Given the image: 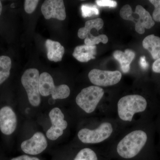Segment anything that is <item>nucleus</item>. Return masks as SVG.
Wrapping results in <instances>:
<instances>
[{"mask_svg":"<svg viewBox=\"0 0 160 160\" xmlns=\"http://www.w3.org/2000/svg\"><path fill=\"white\" fill-rule=\"evenodd\" d=\"M120 72L93 69L89 72L88 76L91 82L96 86H109L118 84L122 78Z\"/></svg>","mask_w":160,"mask_h":160,"instance_id":"obj_7","label":"nucleus"},{"mask_svg":"<svg viewBox=\"0 0 160 160\" xmlns=\"http://www.w3.org/2000/svg\"><path fill=\"white\" fill-rule=\"evenodd\" d=\"M52 126L46 132V137L52 141L58 139L62 135L64 130L67 128L68 123L64 120V115L58 108H54L49 112Z\"/></svg>","mask_w":160,"mask_h":160,"instance_id":"obj_8","label":"nucleus"},{"mask_svg":"<svg viewBox=\"0 0 160 160\" xmlns=\"http://www.w3.org/2000/svg\"><path fill=\"white\" fill-rule=\"evenodd\" d=\"M11 160H40L37 158L30 157L26 155H23L18 157L13 158Z\"/></svg>","mask_w":160,"mask_h":160,"instance_id":"obj_26","label":"nucleus"},{"mask_svg":"<svg viewBox=\"0 0 160 160\" xmlns=\"http://www.w3.org/2000/svg\"><path fill=\"white\" fill-rule=\"evenodd\" d=\"M39 72L36 69H27L21 78L22 85L27 92L30 104L34 107L41 102L39 89Z\"/></svg>","mask_w":160,"mask_h":160,"instance_id":"obj_3","label":"nucleus"},{"mask_svg":"<svg viewBox=\"0 0 160 160\" xmlns=\"http://www.w3.org/2000/svg\"><path fill=\"white\" fill-rule=\"evenodd\" d=\"M139 64L141 68L143 69H147L148 66V63L147 62L145 56H142L140 58Z\"/></svg>","mask_w":160,"mask_h":160,"instance_id":"obj_28","label":"nucleus"},{"mask_svg":"<svg viewBox=\"0 0 160 160\" xmlns=\"http://www.w3.org/2000/svg\"><path fill=\"white\" fill-rule=\"evenodd\" d=\"M41 10L47 20L55 18L63 21L66 18V9L62 0L45 1L42 5Z\"/></svg>","mask_w":160,"mask_h":160,"instance_id":"obj_9","label":"nucleus"},{"mask_svg":"<svg viewBox=\"0 0 160 160\" xmlns=\"http://www.w3.org/2000/svg\"><path fill=\"white\" fill-rule=\"evenodd\" d=\"M85 45L89 46H95L99 43L102 42L106 44L108 42V38L105 34H100L98 36H92L89 38L85 39Z\"/></svg>","mask_w":160,"mask_h":160,"instance_id":"obj_21","label":"nucleus"},{"mask_svg":"<svg viewBox=\"0 0 160 160\" xmlns=\"http://www.w3.org/2000/svg\"><path fill=\"white\" fill-rule=\"evenodd\" d=\"M39 1L38 0H26L24 3V9L27 13L30 14L35 10Z\"/></svg>","mask_w":160,"mask_h":160,"instance_id":"obj_23","label":"nucleus"},{"mask_svg":"<svg viewBox=\"0 0 160 160\" xmlns=\"http://www.w3.org/2000/svg\"><path fill=\"white\" fill-rule=\"evenodd\" d=\"M39 89L41 95L47 97L51 95L54 100L66 99L70 93V89L67 85L55 86L52 77L47 72L40 75Z\"/></svg>","mask_w":160,"mask_h":160,"instance_id":"obj_5","label":"nucleus"},{"mask_svg":"<svg viewBox=\"0 0 160 160\" xmlns=\"http://www.w3.org/2000/svg\"><path fill=\"white\" fill-rule=\"evenodd\" d=\"M133 14L131 6L129 5H126L123 6L120 10V16L123 19L129 20L136 22V19L132 16Z\"/></svg>","mask_w":160,"mask_h":160,"instance_id":"obj_22","label":"nucleus"},{"mask_svg":"<svg viewBox=\"0 0 160 160\" xmlns=\"http://www.w3.org/2000/svg\"><path fill=\"white\" fill-rule=\"evenodd\" d=\"M97 47L95 46L84 45L77 46L75 48L72 56L81 62H87L95 58Z\"/></svg>","mask_w":160,"mask_h":160,"instance_id":"obj_13","label":"nucleus"},{"mask_svg":"<svg viewBox=\"0 0 160 160\" xmlns=\"http://www.w3.org/2000/svg\"><path fill=\"white\" fill-rule=\"evenodd\" d=\"M96 2L98 6H102V7L115 8L117 6V2L112 0H97L96 1Z\"/></svg>","mask_w":160,"mask_h":160,"instance_id":"obj_25","label":"nucleus"},{"mask_svg":"<svg viewBox=\"0 0 160 160\" xmlns=\"http://www.w3.org/2000/svg\"><path fill=\"white\" fill-rule=\"evenodd\" d=\"M2 5L1 1H0V16L2 14Z\"/></svg>","mask_w":160,"mask_h":160,"instance_id":"obj_29","label":"nucleus"},{"mask_svg":"<svg viewBox=\"0 0 160 160\" xmlns=\"http://www.w3.org/2000/svg\"><path fill=\"white\" fill-rule=\"evenodd\" d=\"M146 99L139 95H129L121 98L118 103L119 117L124 121L131 122L135 113L146 110Z\"/></svg>","mask_w":160,"mask_h":160,"instance_id":"obj_2","label":"nucleus"},{"mask_svg":"<svg viewBox=\"0 0 160 160\" xmlns=\"http://www.w3.org/2000/svg\"><path fill=\"white\" fill-rule=\"evenodd\" d=\"M12 66L11 59L7 56H0V85L9 77Z\"/></svg>","mask_w":160,"mask_h":160,"instance_id":"obj_18","label":"nucleus"},{"mask_svg":"<svg viewBox=\"0 0 160 160\" xmlns=\"http://www.w3.org/2000/svg\"><path fill=\"white\" fill-rule=\"evenodd\" d=\"M113 56L119 62L121 69L124 73H127L130 70V64L135 57V53L129 49L125 52L116 50L113 52Z\"/></svg>","mask_w":160,"mask_h":160,"instance_id":"obj_15","label":"nucleus"},{"mask_svg":"<svg viewBox=\"0 0 160 160\" xmlns=\"http://www.w3.org/2000/svg\"><path fill=\"white\" fill-rule=\"evenodd\" d=\"M143 47L151 53L152 58L157 60L160 58V38L154 34L149 35L143 40Z\"/></svg>","mask_w":160,"mask_h":160,"instance_id":"obj_16","label":"nucleus"},{"mask_svg":"<svg viewBox=\"0 0 160 160\" xmlns=\"http://www.w3.org/2000/svg\"><path fill=\"white\" fill-rule=\"evenodd\" d=\"M82 14L83 18L90 17L93 15H98L99 11L97 6L90 4H83L81 6Z\"/></svg>","mask_w":160,"mask_h":160,"instance_id":"obj_20","label":"nucleus"},{"mask_svg":"<svg viewBox=\"0 0 160 160\" xmlns=\"http://www.w3.org/2000/svg\"><path fill=\"white\" fill-rule=\"evenodd\" d=\"M113 131L112 126L109 122L102 123L96 129L91 130L85 128L78 132V137L82 142L87 144L98 143L107 139Z\"/></svg>","mask_w":160,"mask_h":160,"instance_id":"obj_6","label":"nucleus"},{"mask_svg":"<svg viewBox=\"0 0 160 160\" xmlns=\"http://www.w3.org/2000/svg\"><path fill=\"white\" fill-rule=\"evenodd\" d=\"M17 126V118L11 107L4 106L0 109V130L5 135L12 134Z\"/></svg>","mask_w":160,"mask_h":160,"instance_id":"obj_11","label":"nucleus"},{"mask_svg":"<svg viewBox=\"0 0 160 160\" xmlns=\"http://www.w3.org/2000/svg\"><path fill=\"white\" fill-rule=\"evenodd\" d=\"M48 146L46 137L42 132H38L29 139L24 141L21 144V149L26 154L35 155L40 154Z\"/></svg>","mask_w":160,"mask_h":160,"instance_id":"obj_10","label":"nucleus"},{"mask_svg":"<svg viewBox=\"0 0 160 160\" xmlns=\"http://www.w3.org/2000/svg\"><path fill=\"white\" fill-rule=\"evenodd\" d=\"M147 136L142 130H135L126 135L119 142L118 153L126 159L134 157L138 154L147 142Z\"/></svg>","mask_w":160,"mask_h":160,"instance_id":"obj_1","label":"nucleus"},{"mask_svg":"<svg viewBox=\"0 0 160 160\" xmlns=\"http://www.w3.org/2000/svg\"><path fill=\"white\" fill-rule=\"evenodd\" d=\"M152 71L157 73H160V58L156 60L152 64Z\"/></svg>","mask_w":160,"mask_h":160,"instance_id":"obj_27","label":"nucleus"},{"mask_svg":"<svg viewBox=\"0 0 160 160\" xmlns=\"http://www.w3.org/2000/svg\"><path fill=\"white\" fill-rule=\"evenodd\" d=\"M73 160H98L97 156L93 150L89 148H84L77 155Z\"/></svg>","mask_w":160,"mask_h":160,"instance_id":"obj_19","label":"nucleus"},{"mask_svg":"<svg viewBox=\"0 0 160 160\" xmlns=\"http://www.w3.org/2000/svg\"><path fill=\"white\" fill-rule=\"evenodd\" d=\"M133 13L139 16L135 22V30L138 33L143 34L145 32V29H150L154 26L155 22L152 17L142 6L138 5Z\"/></svg>","mask_w":160,"mask_h":160,"instance_id":"obj_12","label":"nucleus"},{"mask_svg":"<svg viewBox=\"0 0 160 160\" xmlns=\"http://www.w3.org/2000/svg\"><path fill=\"white\" fill-rule=\"evenodd\" d=\"M149 2L155 7L152 13V18L153 21L160 22V0H150Z\"/></svg>","mask_w":160,"mask_h":160,"instance_id":"obj_24","label":"nucleus"},{"mask_svg":"<svg viewBox=\"0 0 160 160\" xmlns=\"http://www.w3.org/2000/svg\"><path fill=\"white\" fill-rule=\"evenodd\" d=\"M103 25V20L100 18L87 21L85 23V27H82L79 29L78 31V36L80 39H84L87 32L92 29H95L98 31L102 28Z\"/></svg>","mask_w":160,"mask_h":160,"instance_id":"obj_17","label":"nucleus"},{"mask_svg":"<svg viewBox=\"0 0 160 160\" xmlns=\"http://www.w3.org/2000/svg\"><path fill=\"white\" fill-rule=\"evenodd\" d=\"M46 47L47 50V58L52 62H60L65 53V49L59 42L47 39L46 41Z\"/></svg>","mask_w":160,"mask_h":160,"instance_id":"obj_14","label":"nucleus"},{"mask_svg":"<svg viewBox=\"0 0 160 160\" xmlns=\"http://www.w3.org/2000/svg\"><path fill=\"white\" fill-rule=\"evenodd\" d=\"M104 91L98 86H90L84 88L78 95L76 102L86 113H90L95 110L103 97Z\"/></svg>","mask_w":160,"mask_h":160,"instance_id":"obj_4","label":"nucleus"}]
</instances>
